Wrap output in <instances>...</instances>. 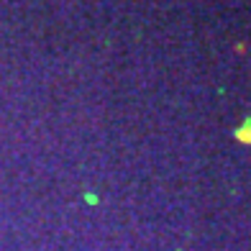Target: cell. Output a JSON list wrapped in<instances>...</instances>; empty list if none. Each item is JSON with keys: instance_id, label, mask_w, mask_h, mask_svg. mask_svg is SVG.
Masks as SVG:
<instances>
[{"instance_id": "1", "label": "cell", "mask_w": 251, "mask_h": 251, "mask_svg": "<svg viewBox=\"0 0 251 251\" xmlns=\"http://www.w3.org/2000/svg\"><path fill=\"white\" fill-rule=\"evenodd\" d=\"M236 139H238V141H244V144H251V121L244 123L241 128L236 131Z\"/></svg>"}]
</instances>
